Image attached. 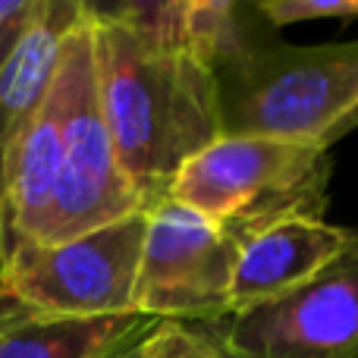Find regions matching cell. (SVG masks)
<instances>
[{
    "label": "cell",
    "instance_id": "cell-1",
    "mask_svg": "<svg viewBox=\"0 0 358 358\" xmlns=\"http://www.w3.org/2000/svg\"><path fill=\"white\" fill-rule=\"evenodd\" d=\"M88 6V3H85ZM98 98L120 167L145 210L167 201L179 170L223 136L217 73L92 10Z\"/></svg>",
    "mask_w": 358,
    "mask_h": 358
},
{
    "label": "cell",
    "instance_id": "cell-2",
    "mask_svg": "<svg viewBox=\"0 0 358 358\" xmlns=\"http://www.w3.org/2000/svg\"><path fill=\"white\" fill-rule=\"evenodd\" d=\"M330 173V151L315 145L220 136L179 170L167 198L242 248L286 220H324Z\"/></svg>",
    "mask_w": 358,
    "mask_h": 358
},
{
    "label": "cell",
    "instance_id": "cell-3",
    "mask_svg": "<svg viewBox=\"0 0 358 358\" xmlns=\"http://www.w3.org/2000/svg\"><path fill=\"white\" fill-rule=\"evenodd\" d=\"M223 136H261L327 151L358 129V41L261 44L217 69Z\"/></svg>",
    "mask_w": 358,
    "mask_h": 358
},
{
    "label": "cell",
    "instance_id": "cell-4",
    "mask_svg": "<svg viewBox=\"0 0 358 358\" xmlns=\"http://www.w3.org/2000/svg\"><path fill=\"white\" fill-rule=\"evenodd\" d=\"M57 88L63 98V157L38 242H66L145 210L120 167L117 148L101 113L88 6L85 19L69 31L63 44Z\"/></svg>",
    "mask_w": 358,
    "mask_h": 358
},
{
    "label": "cell",
    "instance_id": "cell-5",
    "mask_svg": "<svg viewBox=\"0 0 358 358\" xmlns=\"http://www.w3.org/2000/svg\"><path fill=\"white\" fill-rule=\"evenodd\" d=\"M148 210L66 242H22L0 261V296L63 317L136 311Z\"/></svg>",
    "mask_w": 358,
    "mask_h": 358
},
{
    "label": "cell",
    "instance_id": "cell-6",
    "mask_svg": "<svg viewBox=\"0 0 358 358\" xmlns=\"http://www.w3.org/2000/svg\"><path fill=\"white\" fill-rule=\"evenodd\" d=\"M239 248L201 214L173 198L148 210L136 311L155 321L233 317V273Z\"/></svg>",
    "mask_w": 358,
    "mask_h": 358
},
{
    "label": "cell",
    "instance_id": "cell-7",
    "mask_svg": "<svg viewBox=\"0 0 358 358\" xmlns=\"http://www.w3.org/2000/svg\"><path fill=\"white\" fill-rule=\"evenodd\" d=\"M223 346L233 358H358V252L305 286L229 317Z\"/></svg>",
    "mask_w": 358,
    "mask_h": 358
},
{
    "label": "cell",
    "instance_id": "cell-8",
    "mask_svg": "<svg viewBox=\"0 0 358 358\" xmlns=\"http://www.w3.org/2000/svg\"><path fill=\"white\" fill-rule=\"evenodd\" d=\"M355 229L327 220H286L239 248L233 273V315L273 302L327 271L355 245Z\"/></svg>",
    "mask_w": 358,
    "mask_h": 358
},
{
    "label": "cell",
    "instance_id": "cell-9",
    "mask_svg": "<svg viewBox=\"0 0 358 358\" xmlns=\"http://www.w3.org/2000/svg\"><path fill=\"white\" fill-rule=\"evenodd\" d=\"M161 321L145 315L63 317L0 296V358H110Z\"/></svg>",
    "mask_w": 358,
    "mask_h": 358
},
{
    "label": "cell",
    "instance_id": "cell-10",
    "mask_svg": "<svg viewBox=\"0 0 358 358\" xmlns=\"http://www.w3.org/2000/svg\"><path fill=\"white\" fill-rule=\"evenodd\" d=\"M85 19L79 0H50L35 29L0 66V155L31 123L54 88L69 31Z\"/></svg>",
    "mask_w": 358,
    "mask_h": 358
},
{
    "label": "cell",
    "instance_id": "cell-11",
    "mask_svg": "<svg viewBox=\"0 0 358 358\" xmlns=\"http://www.w3.org/2000/svg\"><path fill=\"white\" fill-rule=\"evenodd\" d=\"M142 358H233L220 340L185 324L161 321L142 340Z\"/></svg>",
    "mask_w": 358,
    "mask_h": 358
},
{
    "label": "cell",
    "instance_id": "cell-12",
    "mask_svg": "<svg viewBox=\"0 0 358 358\" xmlns=\"http://www.w3.org/2000/svg\"><path fill=\"white\" fill-rule=\"evenodd\" d=\"M255 6L271 29L299 25L308 19H358V0H261Z\"/></svg>",
    "mask_w": 358,
    "mask_h": 358
},
{
    "label": "cell",
    "instance_id": "cell-13",
    "mask_svg": "<svg viewBox=\"0 0 358 358\" xmlns=\"http://www.w3.org/2000/svg\"><path fill=\"white\" fill-rule=\"evenodd\" d=\"M50 0H0V66L13 57L22 38L35 29Z\"/></svg>",
    "mask_w": 358,
    "mask_h": 358
},
{
    "label": "cell",
    "instance_id": "cell-14",
    "mask_svg": "<svg viewBox=\"0 0 358 358\" xmlns=\"http://www.w3.org/2000/svg\"><path fill=\"white\" fill-rule=\"evenodd\" d=\"M142 340H145V336H142ZM142 340H136V343H129V346H123L117 355H110V358H142V352H138V349H142Z\"/></svg>",
    "mask_w": 358,
    "mask_h": 358
},
{
    "label": "cell",
    "instance_id": "cell-15",
    "mask_svg": "<svg viewBox=\"0 0 358 358\" xmlns=\"http://www.w3.org/2000/svg\"><path fill=\"white\" fill-rule=\"evenodd\" d=\"M352 252H358V236H355V245H352Z\"/></svg>",
    "mask_w": 358,
    "mask_h": 358
}]
</instances>
